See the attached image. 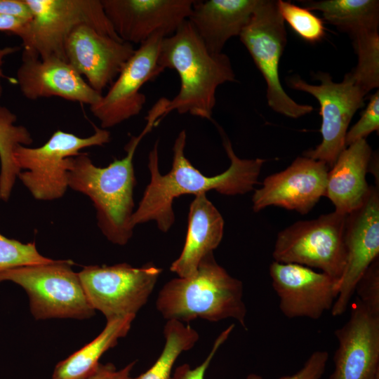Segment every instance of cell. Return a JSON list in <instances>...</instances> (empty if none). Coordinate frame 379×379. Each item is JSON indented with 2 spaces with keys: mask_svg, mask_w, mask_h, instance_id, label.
<instances>
[{
  "mask_svg": "<svg viewBox=\"0 0 379 379\" xmlns=\"http://www.w3.org/2000/svg\"><path fill=\"white\" fill-rule=\"evenodd\" d=\"M16 115L0 105V200L8 201L19 173L14 152L19 145L29 146L33 138L29 130L17 125Z\"/></svg>",
  "mask_w": 379,
  "mask_h": 379,
  "instance_id": "obj_25",
  "label": "cell"
},
{
  "mask_svg": "<svg viewBox=\"0 0 379 379\" xmlns=\"http://www.w3.org/2000/svg\"><path fill=\"white\" fill-rule=\"evenodd\" d=\"M164 37V34L157 33L140 44L107 92L90 106V111L100 121L101 128L114 127L140 113L146 102L141 88L164 72L158 64V58Z\"/></svg>",
  "mask_w": 379,
  "mask_h": 379,
  "instance_id": "obj_12",
  "label": "cell"
},
{
  "mask_svg": "<svg viewBox=\"0 0 379 379\" xmlns=\"http://www.w3.org/2000/svg\"><path fill=\"white\" fill-rule=\"evenodd\" d=\"M71 260L17 267L0 273V282L10 281L27 292L30 310L36 319L92 317L95 310L84 293Z\"/></svg>",
  "mask_w": 379,
  "mask_h": 379,
  "instance_id": "obj_7",
  "label": "cell"
},
{
  "mask_svg": "<svg viewBox=\"0 0 379 379\" xmlns=\"http://www.w3.org/2000/svg\"><path fill=\"white\" fill-rule=\"evenodd\" d=\"M379 131V91L373 94L359 121L347 131L345 147L366 138L373 131Z\"/></svg>",
  "mask_w": 379,
  "mask_h": 379,
  "instance_id": "obj_31",
  "label": "cell"
},
{
  "mask_svg": "<svg viewBox=\"0 0 379 379\" xmlns=\"http://www.w3.org/2000/svg\"><path fill=\"white\" fill-rule=\"evenodd\" d=\"M335 335L338 347L329 379H372L379 372V315L356 298L349 320Z\"/></svg>",
  "mask_w": 379,
  "mask_h": 379,
  "instance_id": "obj_18",
  "label": "cell"
},
{
  "mask_svg": "<svg viewBox=\"0 0 379 379\" xmlns=\"http://www.w3.org/2000/svg\"><path fill=\"white\" fill-rule=\"evenodd\" d=\"M0 15L27 20L32 18V12L25 0H0Z\"/></svg>",
  "mask_w": 379,
  "mask_h": 379,
  "instance_id": "obj_35",
  "label": "cell"
},
{
  "mask_svg": "<svg viewBox=\"0 0 379 379\" xmlns=\"http://www.w3.org/2000/svg\"><path fill=\"white\" fill-rule=\"evenodd\" d=\"M239 36L266 81L267 100L272 109L294 119L310 113L313 107L296 102L281 84L279 65L287 33L277 0H259Z\"/></svg>",
  "mask_w": 379,
  "mask_h": 379,
  "instance_id": "obj_9",
  "label": "cell"
},
{
  "mask_svg": "<svg viewBox=\"0 0 379 379\" xmlns=\"http://www.w3.org/2000/svg\"><path fill=\"white\" fill-rule=\"evenodd\" d=\"M224 220L206 193L196 195L190 206L187 236L180 256L170 270L179 277H188L197 270L201 260L220 244Z\"/></svg>",
  "mask_w": 379,
  "mask_h": 379,
  "instance_id": "obj_22",
  "label": "cell"
},
{
  "mask_svg": "<svg viewBox=\"0 0 379 379\" xmlns=\"http://www.w3.org/2000/svg\"><path fill=\"white\" fill-rule=\"evenodd\" d=\"M156 307L167 320L232 318L246 329L242 282L217 263L213 253L201 260L193 275L168 281L159 293Z\"/></svg>",
  "mask_w": 379,
  "mask_h": 379,
  "instance_id": "obj_4",
  "label": "cell"
},
{
  "mask_svg": "<svg viewBox=\"0 0 379 379\" xmlns=\"http://www.w3.org/2000/svg\"><path fill=\"white\" fill-rule=\"evenodd\" d=\"M373 152L366 139L345 147L328 171L325 197L335 211L347 215L364 201L371 185L366 181Z\"/></svg>",
  "mask_w": 379,
  "mask_h": 379,
  "instance_id": "obj_21",
  "label": "cell"
},
{
  "mask_svg": "<svg viewBox=\"0 0 379 379\" xmlns=\"http://www.w3.org/2000/svg\"><path fill=\"white\" fill-rule=\"evenodd\" d=\"M259 0L194 1L188 20L213 54L222 53L226 42L239 36Z\"/></svg>",
  "mask_w": 379,
  "mask_h": 379,
  "instance_id": "obj_20",
  "label": "cell"
},
{
  "mask_svg": "<svg viewBox=\"0 0 379 379\" xmlns=\"http://www.w3.org/2000/svg\"><path fill=\"white\" fill-rule=\"evenodd\" d=\"M118 36L140 44L150 36L173 34L188 20L194 0H101Z\"/></svg>",
  "mask_w": 379,
  "mask_h": 379,
  "instance_id": "obj_15",
  "label": "cell"
},
{
  "mask_svg": "<svg viewBox=\"0 0 379 379\" xmlns=\"http://www.w3.org/2000/svg\"><path fill=\"white\" fill-rule=\"evenodd\" d=\"M164 334L165 345L158 359L145 372L130 379H171L173 366L179 355L192 348L199 338L190 325L175 319L167 321Z\"/></svg>",
  "mask_w": 379,
  "mask_h": 379,
  "instance_id": "obj_26",
  "label": "cell"
},
{
  "mask_svg": "<svg viewBox=\"0 0 379 379\" xmlns=\"http://www.w3.org/2000/svg\"><path fill=\"white\" fill-rule=\"evenodd\" d=\"M135 361L131 362L124 368L117 370L111 363L99 364L97 368L84 379H130V373Z\"/></svg>",
  "mask_w": 379,
  "mask_h": 379,
  "instance_id": "obj_34",
  "label": "cell"
},
{
  "mask_svg": "<svg viewBox=\"0 0 379 379\" xmlns=\"http://www.w3.org/2000/svg\"><path fill=\"white\" fill-rule=\"evenodd\" d=\"M234 326V324H231L218 335L213 343L212 350L201 364L194 368L187 364H182L175 369L171 379H204L206 371L215 354L227 339Z\"/></svg>",
  "mask_w": 379,
  "mask_h": 379,
  "instance_id": "obj_32",
  "label": "cell"
},
{
  "mask_svg": "<svg viewBox=\"0 0 379 379\" xmlns=\"http://www.w3.org/2000/svg\"><path fill=\"white\" fill-rule=\"evenodd\" d=\"M347 215L335 211L298 221L279 232L272 256L275 262L298 264L340 280L346 264Z\"/></svg>",
  "mask_w": 379,
  "mask_h": 379,
  "instance_id": "obj_8",
  "label": "cell"
},
{
  "mask_svg": "<svg viewBox=\"0 0 379 379\" xmlns=\"http://www.w3.org/2000/svg\"><path fill=\"white\" fill-rule=\"evenodd\" d=\"M218 128L230 165L225 171L214 176L202 174L185 157V130L179 133L174 142L172 167L167 174L161 175L159 172L158 141L155 142L149 154L150 181L132 215L131 225L133 227L154 221L159 230L168 232L175 222L173 201L182 195L196 196L215 190L223 195L233 196L244 194L254 189L258 183V177L265 160L238 157L230 140L222 128Z\"/></svg>",
  "mask_w": 379,
  "mask_h": 379,
  "instance_id": "obj_1",
  "label": "cell"
},
{
  "mask_svg": "<svg viewBox=\"0 0 379 379\" xmlns=\"http://www.w3.org/2000/svg\"><path fill=\"white\" fill-rule=\"evenodd\" d=\"M305 8L319 11L324 18L351 39L360 34L378 31V0L303 1Z\"/></svg>",
  "mask_w": 379,
  "mask_h": 379,
  "instance_id": "obj_24",
  "label": "cell"
},
{
  "mask_svg": "<svg viewBox=\"0 0 379 379\" xmlns=\"http://www.w3.org/2000/svg\"><path fill=\"white\" fill-rule=\"evenodd\" d=\"M277 4L284 21L303 40L315 44L324 38V22L311 11L288 1L277 0Z\"/></svg>",
  "mask_w": 379,
  "mask_h": 379,
  "instance_id": "obj_28",
  "label": "cell"
},
{
  "mask_svg": "<svg viewBox=\"0 0 379 379\" xmlns=\"http://www.w3.org/2000/svg\"><path fill=\"white\" fill-rule=\"evenodd\" d=\"M135 315H126L107 321L102 332L91 343L77 350L55 367L52 379H84L100 364L102 355L126 335Z\"/></svg>",
  "mask_w": 379,
  "mask_h": 379,
  "instance_id": "obj_23",
  "label": "cell"
},
{
  "mask_svg": "<svg viewBox=\"0 0 379 379\" xmlns=\"http://www.w3.org/2000/svg\"><path fill=\"white\" fill-rule=\"evenodd\" d=\"M134 51L133 44L88 25L76 27L64 47L66 61L101 94L113 83Z\"/></svg>",
  "mask_w": 379,
  "mask_h": 379,
  "instance_id": "obj_17",
  "label": "cell"
},
{
  "mask_svg": "<svg viewBox=\"0 0 379 379\" xmlns=\"http://www.w3.org/2000/svg\"><path fill=\"white\" fill-rule=\"evenodd\" d=\"M54 260L41 255L34 242L23 244L0 233V273L17 267L47 264Z\"/></svg>",
  "mask_w": 379,
  "mask_h": 379,
  "instance_id": "obj_29",
  "label": "cell"
},
{
  "mask_svg": "<svg viewBox=\"0 0 379 379\" xmlns=\"http://www.w3.org/2000/svg\"><path fill=\"white\" fill-rule=\"evenodd\" d=\"M357 64L349 75L367 94L379 86V32H371L352 39Z\"/></svg>",
  "mask_w": 379,
  "mask_h": 379,
  "instance_id": "obj_27",
  "label": "cell"
},
{
  "mask_svg": "<svg viewBox=\"0 0 379 379\" xmlns=\"http://www.w3.org/2000/svg\"><path fill=\"white\" fill-rule=\"evenodd\" d=\"M328 166L306 157H297L285 170L267 176L252 197L253 210L275 206L309 213L325 196Z\"/></svg>",
  "mask_w": 379,
  "mask_h": 379,
  "instance_id": "obj_14",
  "label": "cell"
},
{
  "mask_svg": "<svg viewBox=\"0 0 379 379\" xmlns=\"http://www.w3.org/2000/svg\"><path fill=\"white\" fill-rule=\"evenodd\" d=\"M158 64L164 70H175L180 80L179 92L169 100L164 117L176 111L211 120L218 87L236 81L230 58L210 53L188 20L162 39Z\"/></svg>",
  "mask_w": 379,
  "mask_h": 379,
  "instance_id": "obj_3",
  "label": "cell"
},
{
  "mask_svg": "<svg viewBox=\"0 0 379 379\" xmlns=\"http://www.w3.org/2000/svg\"><path fill=\"white\" fill-rule=\"evenodd\" d=\"M314 77L320 84L312 85L299 77H291V88L312 95L320 105L321 142L304 152V157L325 162L331 168L346 147L345 136L356 112L364 106L366 93L347 73L341 82L333 81L327 72H319Z\"/></svg>",
  "mask_w": 379,
  "mask_h": 379,
  "instance_id": "obj_11",
  "label": "cell"
},
{
  "mask_svg": "<svg viewBox=\"0 0 379 379\" xmlns=\"http://www.w3.org/2000/svg\"><path fill=\"white\" fill-rule=\"evenodd\" d=\"M328 359L326 351H315L307 359L303 366L295 374L279 379H320L323 375ZM246 379H263L260 375L251 373Z\"/></svg>",
  "mask_w": 379,
  "mask_h": 379,
  "instance_id": "obj_33",
  "label": "cell"
},
{
  "mask_svg": "<svg viewBox=\"0 0 379 379\" xmlns=\"http://www.w3.org/2000/svg\"><path fill=\"white\" fill-rule=\"evenodd\" d=\"M161 271L150 262L141 267L120 263L86 266L78 275L90 305L107 321L135 315L146 304Z\"/></svg>",
  "mask_w": 379,
  "mask_h": 379,
  "instance_id": "obj_10",
  "label": "cell"
},
{
  "mask_svg": "<svg viewBox=\"0 0 379 379\" xmlns=\"http://www.w3.org/2000/svg\"><path fill=\"white\" fill-rule=\"evenodd\" d=\"M16 80L22 94L31 100L55 96L91 106L102 95L67 61L55 57L39 58L22 53Z\"/></svg>",
  "mask_w": 379,
  "mask_h": 379,
  "instance_id": "obj_19",
  "label": "cell"
},
{
  "mask_svg": "<svg viewBox=\"0 0 379 379\" xmlns=\"http://www.w3.org/2000/svg\"><path fill=\"white\" fill-rule=\"evenodd\" d=\"M269 272L285 317L318 319L331 310L338 295L337 279L306 266L275 261Z\"/></svg>",
  "mask_w": 379,
  "mask_h": 379,
  "instance_id": "obj_16",
  "label": "cell"
},
{
  "mask_svg": "<svg viewBox=\"0 0 379 379\" xmlns=\"http://www.w3.org/2000/svg\"><path fill=\"white\" fill-rule=\"evenodd\" d=\"M354 292L368 310L379 315V257L372 262L360 277Z\"/></svg>",
  "mask_w": 379,
  "mask_h": 379,
  "instance_id": "obj_30",
  "label": "cell"
},
{
  "mask_svg": "<svg viewBox=\"0 0 379 379\" xmlns=\"http://www.w3.org/2000/svg\"><path fill=\"white\" fill-rule=\"evenodd\" d=\"M32 15L20 37L23 54L66 61L65 43L78 26L88 25L121 39L107 17L101 0H25Z\"/></svg>",
  "mask_w": 379,
  "mask_h": 379,
  "instance_id": "obj_5",
  "label": "cell"
},
{
  "mask_svg": "<svg viewBox=\"0 0 379 379\" xmlns=\"http://www.w3.org/2000/svg\"><path fill=\"white\" fill-rule=\"evenodd\" d=\"M29 20L11 15H0V32L11 33L20 37Z\"/></svg>",
  "mask_w": 379,
  "mask_h": 379,
  "instance_id": "obj_36",
  "label": "cell"
},
{
  "mask_svg": "<svg viewBox=\"0 0 379 379\" xmlns=\"http://www.w3.org/2000/svg\"><path fill=\"white\" fill-rule=\"evenodd\" d=\"M346 264L338 284V295L331 308L333 317L347 310L356 284L372 262L379 257V192L371 185L363 204L346 216Z\"/></svg>",
  "mask_w": 379,
  "mask_h": 379,
  "instance_id": "obj_13",
  "label": "cell"
},
{
  "mask_svg": "<svg viewBox=\"0 0 379 379\" xmlns=\"http://www.w3.org/2000/svg\"><path fill=\"white\" fill-rule=\"evenodd\" d=\"M95 133L85 138L58 130L38 147L19 145L15 150L16 165L20 171L18 178L33 197L40 201L61 198L66 192L72 158L81 150L102 146L110 140L107 129L94 126Z\"/></svg>",
  "mask_w": 379,
  "mask_h": 379,
  "instance_id": "obj_6",
  "label": "cell"
},
{
  "mask_svg": "<svg viewBox=\"0 0 379 379\" xmlns=\"http://www.w3.org/2000/svg\"><path fill=\"white\" fill-rule=\"evenodd\" d=\"M146 124L138 136L126 145V155L115 159L107 166H95L86 152L72 158L68 175L69 187L89 199L96 210L98 225L103 235L112 243L124 246L133 236V191L136 178L133 157L138 145L152 128L157 126L152 114L145 117Z\"/></svg>",
  "mask_w": 379,
  "mask_h": 379,
  "instance_id": "obj_2",
  "label": "cell"
},
{
  "mask_svg": "<svg viewBox=\"0 0 379 379\" xmlns=\"http://www.w3.org/2000/svg\"><path fill=\"white\" fill-rule=\"evenodd\" d=\"M20 50V48L19 46H6L3 48H0V98L2 95L3 93V86L1 84V80L4 78H6L5 74L3 72V65L4 62V58L7 57L8 55H12L18 51Z\"/></svg>",
  "mask_w": 379,
  "mask_h": 379,
  "instance_id": "obj_37",
  "label": "cell"
}]
</instances>
